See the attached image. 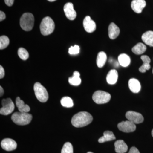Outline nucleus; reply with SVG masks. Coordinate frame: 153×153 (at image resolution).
Returning <instances> with one entry per match:
<instances>
[{
	"instance_id": "f257e3e1",
	"label": "nucleus",
	"mask_w": 153,
	"mask_h": 153,
	"mask_svg": "<svg viewBox=\"0 0 153 153\" xmlns=\"http://www.w3.org/2000/svg\"><path fill=\"white\" fill-rule=\"evenodd\" d=\"M92 120L93 117L90 114L86 111H81L73 116L71 123L75 127L81 128L89 124Z\"/></svg>"
},
{
	"instance_id": "f03ea898",
	"label": "nucleus",
	"mask_w": 153,
	"mask_h": 153,
	"mask_svg": "<svg viewBox=\"0 0 153 153\" xmlns=\"http://www.w3.org/2000/svg\"><path fill=\"white\" fill-rule=\"evenodd\" d=\"M12 120L16 124L20 126L26 125L31 122L33 116L28 113L16 112L11 117Z\"/></svg>"
},
{
	"instance_id": "7ed1b4c3",
	"label": "nucleus",
	"mask_w": 153,
	"mask_h": 153,
	"mask_svg": "<svg viewBox=\"0 0 153 153\" xmlns=\"http://www.w3.org/2000/svg\"><path fill=\"white\" fill-rule=\"evenodd\" d=\"M40 28L41 34L43 36H48L54 32L55 28V23L50 17H45L42 20Z\"/></svg>"
},
{
	"instance_id": "20e7f679",
	"label": "nucleus",
	"mask_w": 153,
	"mask_h": 153,
	"mask_svg": "<svg viewBox=\"0 0 153 153\" xmlns=\"http://www.w3.org/2000/svg\"><path fill=\"white\" fill-rule=\"evenodd\" d=\"M34 17L32 13H25L20 19V25L21 28L25 31H30L34 27Z\"/></svg>"
},
{
	"instance_id": "39448f33",
	"label": "nucleus",
	"mask_w": 153,
	"mask_h": 153,
	"mask_svg": "<svg viewBox=\"0 0 153 153\" xmlns=\"http://www.w3.org/2000/svg\"><path fill=\"white\" fill-rule=\"evenodd\" d=\"M35 95L39 101L45 102L49 99V94L47 89L40 82H36L34 85Z\"/></svg>"
},
{
	"instance_id": "423d86ee",
	"label": "nucleus",
	"mask_w": 153,
	"mask_h": 153,
	"mask_svg": "<svg viewBox=\"0 0 153 153\" xmlns=\"http://www.w3.org/2000/svg\"><path fill=\"white\" fill-rule=\"evenodd\" d=\"M111 98L109 93L102 91H97L92 96V99L97 104H102L107 103Z\"/></svg>"
},
{
	"instance_id": "0eeeda50",
	"label": "nucleus",
	"mask_w": 153,
	"mask_h": 153,
	"mask_svg": "<svg viewBox=\"0 0 153 153\" xmlns=\"http://www.w3.org/2000/svg\"><path fill=\"white\" fill-rule=\"evenodd\" d=\"M2 107L0 109V114L4 115H8L13 111L15 104L11 98L4 99L2 100Z\"/></svg>"
},
{
	"instance_id": "6e6552de",
	"label": "nucleus",
	"mask_w": 153,
	"mask_h": 153,
	"mask_svg": "<svg viewBox=\"0 0 153 153\" xmlns=\"http://www.w3.org/2000/svg\"><path fill=\"white\" fill-rule=\"evenodd\" d=\"M126 117L128 120L135 124L142 123L144 120V118L140 113L131 111L127 112Z\"/></svg>"
},
{
	"instance_id": "1a4fd4ad",
	"label": "nucleus",
	"mask_w": 153,
	"mask_h": 153,
	"mask_svg": "<svg viewBox=\"0 0 153 153\" xmlns=\"http://www.w3.org/2000/svg\"><path fill=\"white\" fill-rule=\"evenodd\" d=\"M117 127L121 131L126 133L132 132L135 131L136 128L135 124L129 120L120 123Z\"/></svg>"
},
{
	"instance_id": "9d476101",
	"label": "nucleus",
	"mask_w": 153,
	"mask_h": 153,
	"mask_svg": "<svg viewBox=\"0 0 153 153\" xmlns=\"http://www.w3.org/2000/svg\"><path fill=\"white\" fill-rule=\"evenodd\" d=\"M64 13L67 19L73 21L76 17V13L74 10V6L71 3H67L64 6Z\"/></svg>"
},
{
	"instance_id": "9b49d317",
	"label": "nucleus",
	"mask_w": 153,
	"mask_h": 153,
	"mask_svg": "<svg viewBox=\"0 0 153 153\" xmlns=\"http://www.w3.org/2000/svg\"><path fill=\"white\" fill-rule=\"evenodd\" d=\"M83 26L85 31L88 33H93L96 29L95 22L89 16L85 17L83 20Z\"/></svg>"
},
{
	"instance_id": "f8f14e48",
	"label": "nucleus",
	"mask_w": 153,
	"mask_h": 153,
	"mask_svg": "<svg viewBox=\"0 0 153 153\" xmlns=\"http://www.w3.org/2000/svg\"><path fill=\"white\" fill-rule=\"evenodd\" d=\"M1 146L4 150L12 151L16 149L17 144L15 140L12 139L6 138L2 140Z\"/></svg>"
},
{
	"instance_id": "ddd939ff",
	"label": "nucleus",
	"mask_w": 153,
	"mask_h": 153,
	"mask_svg": "<svg viewBox=\"0 0 153 153\" xmlns=\"http://www.w3.org/2000/svg\"><path fill=\"white\" fill-rule=\"evenodd\" d=\"M146 6V2L145 0H133L131 3V7L133 10L138 14L142 13Z\"/></svg>"
},
{
	"instance_id": "4468645a",
	"label": "nucleus",
	"mask_w": 153,
	"mask_h": 153,
	"mask_svg": "<svg viewBox=\"0 0 153 153\" xmlns=\"http://www.w3.org/2000/svg\"><path fill=\"white\" fill-rule=\"evenodd\" d=\"M108 36L110 39L114 40L117 38L120 33L119 28L114 23H111L108 28Z\"/></svg>"
},
{
	"instance_id": "2eb2a0df",
	"label": "nucleus",
	"mask_w": 153,
	"mask_h": 153,
	"mask_svg": "<svg viewBox=\"0 0 153 153\" xmlns=\"http://www.w3.org/2000/svg\"><path fill=\"white\" fill-rule=\"evenodd\" d=\"M115 151L117 153H125L128 150L127 145L123 140H118L114 143Z\"/></svg>"
},
{
	"instance_id": "dca6fc26",
	"label": "nucleus",
	"mask_w": 153,
	"mask_h": 153,
	"mask_svg": "<svg viewBox=\"0 0 153 153\" xmlns=\"http://www.w3.org/2000/svg\"><path fill=\"white\" fill-rule=\"evenodd\" d=\"M128 86L132 92L138 93L141 89V85L139 81L135 78H131L128 81Z\"/></svg>"
},
{
	"instance_id": "f3484780",
	"label": "nucleus",
	"mask_w": 153,
	"mask_h": 153,
	"mask_svg": "<svg viewBox=\"0 0 153 153\" xmlns=\"http://www.w3.org/2000/svg\"><path fill=\"white\" fill-rule=\"evenodd\" d=\"M118 74L115 69H112L108 73L106 76L107 82L110 85H114L117 82Z\"/></svg>"
},
{
	"instance_id": "a211bd4d",
	"label": "nucleus",
	"mask_w": 153,
	"mask_h": 153,
	"mask_svg": "<svg viewBox=\"0 0 153 153\" xmlns=\"http://www.w3.org/2000/svg\"><path fill=\"white\" fill-rule=\"evenodd\" d=\"M141 59L143 61V64L140 67L139 71L142 73H145L147 70L150 69L151 66L150 63L151 59L149 56L147 55H143L141 57Z\"/></svg>"
},
{
	"instance_id": "6ab92c4d",
	"label": "nucleus",
	"mask_w": 153,
	"mask_h": 153,
	"mask_svg": "<svg viewBox=\"0 0 153 153\" xmlns=\"http://www.w3.org/2000/svg\"><path fill=\"white\" fill-rule=\"evenodd\" d=\"M142 39L145 44L153 47V31H147L144 33L142 36Z\"/></svg>"
},
{
	"instance_id": "aec40b11",
	"label": "nucleus",
	"mask_w": 153,
	"mask_h": 153,
	"mask_svg": "<svg viewBox=\"0 0 153 153\" xmlns=\"http://www.w3.org/2000/svg\"><path fill=\"white\" fill-rule=\"evenodd\" d=\"M16 105L20 112L28 113L30 111V106L28 105L25 104L24 101L21 100L19 97L16 99Z\"/></svg>"
},
{
	"instance_id": "412c9836",
	"label": "nucleus",
	"mask_w": 153,
	"mask_h": 153,
	"mask_svg": "<svg viewBox=\"0 0 153 153\" xmlns=\"http://www.w3.org/2000/svg\"><path fill=\"white\" fill-rule=\"evenodd\" d=\"M119 64L123 67H127L131 63L129 56L126 54H122L118 57Z\"/></svg>"
},
{
	"instance_id": "4be33fe9",
	"label": "nucleus",
	"mask_w": 153,
	"mask_h": 153,
	"mask_svg": "<svg viewBox=\"0 0 153 153\" xmlns=\"http://www.w3.org/2000/svg\"><path fill=\"white\" fill-rule=\"evenodd\" d=\"M79 76L80 74L78 71H74L73 76L68 78V82L71 85L78 86L81 84V79Z\"/></svg>"
},
{
	"instance_id": "5701e85b",
	"label": "nucleus",
	"mask_w": 153,
	"mask_h": 153,
	"mask_svg": "<svg viewBox=\"0 0 153 153\" xmlns=\"http://www.w3.org/2000/svg\"><path fill=\"white\" fill-rule=\"evenodd\" d=\"M115 139V137L112 131H107L103 133V136L99 139L98 142L103 143L105 142L113 140Z\"/></svg>"
},
{
	"instance_id": "b1692460",
	"label": "nucleus",
	"mask_w": 153,
	"mask_h": 153,
	"mask_svg": "<svg viewBox=\"0 0 153 153\" xmlns=\"http://www.w3.org/2000/svg\"><path fill=\"white\" fill-rule=\"evenodd\" d=\"M106 60L107 55L105 52H100L97 58V65L99 68H102L106 63Z\"/></svg>"
},
{
	"instance_id": "393cba45",
	"label": "nucleus",
	"mask_w": 153,
	"mask_h": 153,
	"mask_svg": "<svg viewBox=\"0 0 153 153\" xmlns=\"http://www.w3.org/2000/svg\"><path fill=\"white\" fill-rule=\"evenodd\" d=\"M146 47L145 44L139 43L133 47L132 51L136 55H140L143 54L146 52Z\"/></svg>"
},
{
	"instance_id": "a878e982",
	"label": "nucleus",
	"mask_w": 153,
	"mask_h": 153,
	"mask_svg": "<svg viewBox=\"0 0 153 153\" xmlns=\"http://www.w3.org/2000/svg\"><path fill=\"white\" fill-rule=\"evenodd\" d=\"M60 103L62 106L66 108H71L74 105L72 99L68 97H64L61 99Z\"/></svg>"
},
{
	"instance_id": "bb28decb",
	"label": "nucleus",
	"mask_w": 153,
	"mask_h": 153,
	"mask_svg": "<svg viewBox=\"0 0 153 153\" xmlns=\"http://www.w3.org/2000/svg\"><path fill=\"white\" fill-rule=\"evenodd\" d=\"M10 44V40L7 36H3L0 37V49H5Z\"/></svg>"
},
{
	"instance_id": "cd10ccee",
	"label": "nucleus",
	"mask_w": 153,
	"mask_h": 153,
	"mask_svg": "<svg viewBox=\"0 0 153 153\" xmlns=\"http://www.w3.org/2000/svg\"><path fill=\"white\" fill-rule=\"evenodd\" d=\"M18 55L21 59L24 60H27L29 57V54L28 51L22 47L19 48L18 50Z\"/></svg>"
},
{
	"instance_id": "c85d7f7f",
	"label": "nucleus",
	"mask_w": 153,
	"mask_h": 153,
	"mask_svg": "<svg viewBox=\"0 0 153 153\" xmlns=\"http://www.w3.org/2000/svg\"><path fill=\"white\" fill-rule=\"evenodd\" d=\"M61 153H73V146L71 143L67 142L64 144Z\"/></svg>"
},
{
	"instance_id": "c756f323",
	"label": "nucleus",
	"mask_w": 153,
	"mask_h": 153,
	"mask_svg": "<svg viewBox=\"0 0 153 153\" xmlns=\"http://www.w3.org/2000/svg\"><path fill=\"white\" fill-rule=\"evenodd\" d=\"M79 47L78 45H74V47H70L68 49V53L71 55L78 54L79 52Z\"/></svg>"
},
{
	"instance_id": "7c9ffc66",
	"label": "nucleus",
	"mask_w": 153,
	"mask_h": 153,
	"mask_svg": "<svg viewBox=\"0 0 153 153\" xmlns=\"http://www.w3.org/2000/svg\"><path fill=\"white\" fill-rule=\"evenodd\" d=\"M5 71L4 68L1 66H0V79H2L4 76Z\"/></svg>"
},
{
	"instance_id": "2f4dec72",
	"label": "nucleus",
	"mask_w": 153,
	"mask_h": 153,
	"mask_svg": "<svg viewBox=\"0 0 153 153\" xmlns=\"http://www.w3.org/2000/svg\"><path fill=\"white\" fill-rule=\"evenodd\" d=\"M128 153H140V152L137 148L135 147H132L131 148Z\"/></svg>"
},
{
	"instance_id": "473e14b6",
	"label": "nucleus",
	"mask_w": 153,
	"mask_h": 153,
	"mask_svg": "<svg viewBox=\"0 0 153 153\" xmlns=\"http://www.w3.org/2000/svg\"><path fill=\"white\" fill-rule=\"evenodd\" d=\"M5 3L8 6L11 7L13 4L14 0H4Z\"/></svg>"
},
{
	"instance_id": "72a5a7b5",
	"label": "nucleus",
	"mask_w": 153,
	"mask_h": 153,
	"mask_svg": "<svg viewBox=\"0 0 153 153\" xmlns=\"http://www.w3.org/2000/svg\"><path fill=\"white\" fill-rule=\"evenodd\" d=\"M6 19V15L5 14L2 12V11H1L0 12V21H3Z\"/></svg>"
},
{
	"instance_id": "f704fd0d",
	"label": "nucleus",
	"mask_w": 153,
	"mask_h": 153,
	"mask_svg": "<svg viewBox=\"0 0 153 153\" xmlns=\"http://www.w3.org/2000/svg\"><path fill=\"white\" fill-rule=\"evenodd\" d=\"M4 94V90L1 86H0V95L1 97Z\"/></svg>"
},
{
	"instance_id": "c9c22d12",
	"label": "nucleus",
	"mask_w": 153,
	"mask_h": 153,
	"mask_svg": "<svg viewBox=\"0 0 153 153\" xmlns=\"http://www.w3.org/2000/svg\"><path fill=\"white\" fill-rule=\"evenodd\" d=\"M48 1L50 2H53L55 1H56V0H48Z\"/></svg>"
},
{
	"instance_id": "e433bc0d",
	"label": "nucleus",
	"mask_w": 153,
	"mask_h": 153,
	"mask_svg": "<svg viewBox=\"0 0 153 153\" xmlns=\"http://www.w3.org/2000/svg\"><path fill=\"white\" fill-rule=\"evenodd\" d=\"M152 137H153V129L152 130Z\"/></svg>"
},
{
	"instance_id": "4c0bfd02",
	"label": "nucleus",
	"mask_w": 153,
	"mask_h": 153,
	"mask_svg": "<svg viewBox=\"0 0 153 153\" xmlns=\"http://www.w3.org/2000/svg\"><path fill=\"white\" fill-rule=\"evenodd\" d=\"M87 153H93L92 152H88Z\"/></svg>"
},
{
	"instance_id": "58836bf2",
	"label": "nucleus",
	"mask_w": 153,
	"mask_h": 153,
	"mask_svg": "<svg viewBox=\"0 0 153 153\" xmlns=\"http://www.w3.org/2000/svg\"><path fill=\"white\" fill-rule=\"evenodd\" d=\"M152 72H153V70H152Z\"/></svg>"
}]
</instances>
